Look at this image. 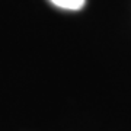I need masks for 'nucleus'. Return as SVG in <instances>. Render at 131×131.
<instances>
[{
  "label": "nucleus",
  "mask_w": 131,
  "mask_h": 131,
  "mask_svg": "<svg viewBox=\"0 0 131 131\" xmlns=\"http://www.w3.org/2000/svg\"><path fill=\"white\" fill-rule=\"evenodd\" d=\"M54 6L66 10H80L86 0H50Z\"/></svg>",
  "instance_id": "1"
}]
</instances>
